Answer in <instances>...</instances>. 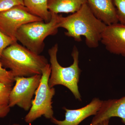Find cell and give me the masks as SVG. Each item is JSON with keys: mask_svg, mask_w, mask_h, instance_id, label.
Returning <instances> with one entry per match:
<instances>
[{"mask_svg": "<svg viewBox=\"0 0 125 125\" xmlns=\"http://www.w3.org/2000/svg\"><path fill=\"white\" fill-rule=\"evenodd\" d=\"M16 42L0 31V58L3 51L10 45Z\"/></svg>", "mask_w": 125, "mask_h": 125, "instance_id": "obj_18", "label": "cell"}, {"mask_svg": "<svg viewBox=\"0 0 125 125\" xmlns=\"http://www.w3.org/2000/svg\"><path fill=\"white\" fill-rule=\"evenodd\" d=\"M0 82V118L5 117L10 111V94L12 86Z\"/></svg>", "mask_w": 125, "mask_h": 125, "instance_id": "obj_14", "label": "cell"}, {"mask_svg": "<svg viewBox=\"0 0 125 125\" xmlns=\"http://www.w3.org/2000/svg\"><path fill=\"white\" fill-rule=\"evenodd\" d=\"M18 125V124H14V125Z\"/></svg>", "mask_w": 125, "mask_h": 125, "instance_id": "obj_20", "label": "cell"}, {"mask_svg": "<svg viewBox=\"0 0 125 125\" xmlns=\"http://www.w3.org/2000/svg\"><path fill=\"white\" fill-rule=\"evenodd\" d=\"M42 78V75L30 77H15V85L10 94L9 106L16 105L28 111L31 108L33 95L37 89Z\"/></svg>", "mask_w": 125, "mask_h": 125, "instance_id": "obj_6", "label": "cell"}, {"mask_svg": "<svg viewBox=\"0 0 125 125\" xmlns=\"http://www.w3.org/2000/svg\"><path fill=\"white\" fill-rule=\"evenodd\" d=\"M109 120L110 119H107L104 120L95 125H109Z\"/></svg>", "mask_w": 125, "mask_h": 125, "instance_id": "obj_19", "label": "cell"}, {"mask_svg": "<svg viewBox=\"0 0 125 125\" xmlns=\"http://www.w3.org/2000/svg\"><path fill=\"white\" fill-rule=\"evenodd\" d=\"M112 117H120L125 124V96L119 99L103 101L101 108L89 125H96Z\"/></svg>", "mask_w": 125, "mask_h": 125, "instance_id": "obj_10", "label": "cell"}, {"mask_svg": "<svg viewBox=\"0 0 125 125\" xmlns=\"http://www.w3.org/2000/svg\"><path fill=\"white\" fill-rule=\"evenodd\" d=\"M101 42L110 53L125 57V24L118 22L107 25Z\"/></svg>", "mask_w": 125, "mask_h": 125, "instance_id": "obj_8", "label": "cell"}, {"mask_svg": "<svg viewBox=\"0 0 125 125\" xmlns=\"http://www.w3.org/2000/svg\"><path fill=\"white\" fill-rule=\"evenodd\" d=\"M51 15L48 22L41 21L22 25L16 33L17 41L31 51L40 55L45 48V39L55 35L58 32L59 15L52 13Z\"/></svg>", "mask_w": 125, "mask_h": 125, "instance_id": "obj_4", "label": "cell"}, {"mask_svg": "<svg viewBox=\"0 0 125 125\" xmlns=\"http://www.w3.org/2000/svg\"><path fill=\"white\" fill-rule=\"evenodd\" d=\"M106 26L94 15L87 3L78 11L68 16L59 15L58 28L66 30L65 35L73 38L77 42H81V37L84 36L85 44L90 48L98 47Z\"/></svg>", "mask_w": 125, "mask_h": 125, "instance_id": "obj_1", "label": "cell"}, {"mask_svg": "<svg viewBox=\"0 0 125 125\" xmlns=\"http://www.w3.org/2000/svg\"><path fill=\"white\" fill-rule=\"evenodd\" d=\"M94 15L106 25L118 23L113 0H86Z\"/></svg>", "mask_w": 125, "mask_h": 125, "instance_id": "obj_11", "label": "cell"}, {"mask_svg": "<svg viewBox=\"0 0 125 125\" xmlns=\"http://www.w3.org/2000/svg\"><path fill=\"white\" fill-rule=\"evenodd\" d=\"M15 77L10 71H7L2 67L0 62V82L13 85Z\"/></svg>", "mask_w": 125, "mask_h": 125, "instance_id": "obj_16", "label": "cell"}, {"mask_svg": "<svg viewBox=\"0 0 125 125\" xmlns=\"http://www.w3.org/2000/svg\"><path fill=\"white\" fill-rule=\"evenodd\" d=\"M58 46L57 43L48 50L51 72L49 77L48 84L50 88L57 85H64L70 90L75 98L81 101L78 87L81 70L79 67V52L74 46L71 55L73 60V63L70 66L63 67L58 62L57 53Z\"/></svg>", "mask_w": 125, "mask_h": 125, "instance_id": "obj_3", "label": "cell"}, {"mask_svg": "<svg viewBox=\"0 0 125 125\" xmlns=\"http://www.w3.org/2000/svg\"><path fill=\"white\" fill-rule=\"evenodd\" d=\"M51 72V65L48 64L43 69L40 84L35 92L29 112L25 117L26 123H31L42 116L51 119L53 117L52 99L55 94L54 87L51 88L48 81Z\"/></svg>", "mask_w": 125, "mask_h": 125, "instance_id": "obj_5", "label": "cell"}, {"mask_svg": "<svg viewBox=\"0 0 125 125\" xmlns=\"http://www.w3.org/2000/svg\"><path fill=\"white\" fill-rule=\"evenodd\" d=\"M2 67L10 70L14 77H30L42 75L48 61L44 56L36 54L17 42L5 48L0 58Z\"/></svg>", "mask_w": 125, "mask_h": 125, "instance_id": "obj_2", "label": "cell"}, {"mask_svg": "<svg viewBox=\"0 0 125 125\" xmlns=\"http://www.w3.org/2000/svg\"><path fill=\"white\" fill-rule=\"evenodd\" d=\"M103 101L95 98L89 104L81 108L69 109L64 107L63 109L65 111L64 120H58L53 117L51 118L52 122L57 125H78L87 117L96 115L101 107Z\"/></svg>", "mask_w": 125, "mask_h": 125, "instance_id": "obj_9", "label": "cell"}, {"mask_svg": "<svg viewBox=\"0 0 125 125\" xmlns=\"http://www.w3.org/2000/svg\"><path fill=\"white\" fill-rule=\"evenodd\" d=\"M86 3V0H48V8L54 13H73Z\"/></svg>", "mask_w": 125, "mask_h": 125, "instance_id": "obj_12", "label": "cell"}, {"mask_svg": "<svg viewBox=\"0 0 125 125\" xmlns=\"http://www.w3.org/2000/svg\"><path fill=\"white\" fill-rule=\"evenodd\" d=\"M118 22L125 24V0H113Z\"/></svg>", "mask_w": 125, "mask_h": 125, "instance_id": "obj_15", "label": "cell"}, {"mask_svg": "<svg viewBox=\"0 0 125 125\" xmlns=\"http://www.w3.org/2000/svg\"><path fill=\"white\" fill-rule=\"evenodd\" d=\"M43 21L33 15L23 5H18L0 12V31L15 42L18 30L23 25Z\"/></svg>", "mask_w": 125, "mask_h": 125, "instance_id": "obj_7", "label": "cell"}, {"mask_svg": "<svg viewBox=\"0 0 125 125\" xmlns=\"http://www.w3.org/2000/svg\"><path fill=\"white\" fill-rule=\"evenodd\" d=\"M25 7L33 15L48 22L51 19V13L48 8V0H23Z\"/></svg>", "mask_w": 125, "mask_h": 125, "instance_id": "obj_13", "label": "cell"}, {"mask_svg": "<svg viewBox=\"0 0 125 125\" xmlns=\"http://www.w3.org/2000/svg\"><path fill=\"white\" fill-rule=\"evenodd\" d=\"M18 5H23V0H0V12Z\"/></svg>", "mask_w": 125, "mask_h": 125, "instance_id": "obj_17", "label": "cell"}]
</instances>
